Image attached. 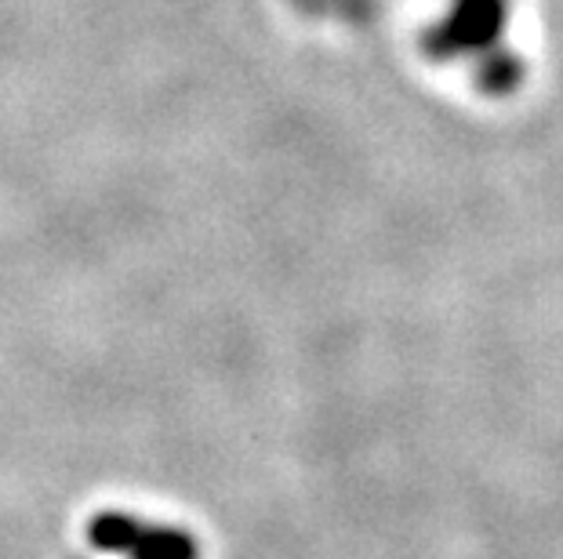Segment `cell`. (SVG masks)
<instances>
[{
	"label": "cell",
	"instance_id": "3957f363",
	"mask_svg": "<svg viewBox=\"0 0 563 559\" xmlns=\"http://www.w3.org/2000/svg\"><path fill=\"white\" fill-rule=\"evenodd\" d=\"M484 88L487 91H509V88H517V63L506 55H490L487 58V66H484Z\"/></svg>",
	"mask_w": 563,
	"mask_h": 559
},
{
	"label": "cell",
	"instance_id": "7a4b0ae2",
	"mask_svg": "<svg viewBox=\"0 0 563 559\" xmlns=\"http://www.w3.org/2000/svg\"><path fill=\"white\" fill-rule=\"evenodd\" d=\"M506 26V0H454L451 15L429 37L437 55H470L487 52Z\"/></svg>",
	"mask_w": 563,
	"mask_h": 559
},
{
	"label": "cell",
	"instance_id": "6da1fadb",
	"mask_svg": "<svg viewBox=\"0 0 563 559\" xmlns=\"http://www.w3.org/2000/svg\"><path fill=\"white\" fill-rule=\"evenodd\" d=\"M91 549L117 559H200V541L189 530L157 527L131 513H95L88 523Z\"/></svg>",
	"mask_w": 563,
	"mask_h": 559
}]
</instances>
